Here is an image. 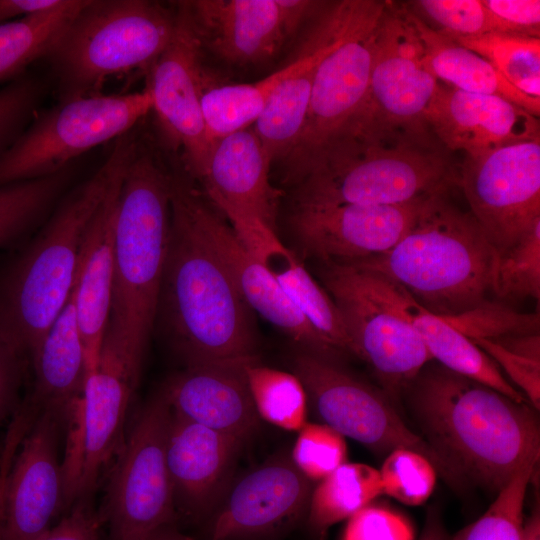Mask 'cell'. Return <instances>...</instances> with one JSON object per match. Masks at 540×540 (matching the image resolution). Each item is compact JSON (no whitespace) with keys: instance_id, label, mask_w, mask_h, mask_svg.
<instances>
[{"instance_id":"26","label":"cell","mask_w":540,"mask_h":540,"mask_svg":"<svg viewBox=\"0 0 540 540\" xmlns=\"http://www.w3.org/2000/svg\"><path fill=\"white\" fill-rule=\"evenodd\" d=\"M29 360L32 387L10 425L21 436L45 412L57 413L67 422L82 394L88 370L76 313V281L68 302Z\"/></svg>"},{"instance_id":"2","label":"cell","mask_w":540,"mask_h":540,"mask_svg":"<svg viewBox=\"0 0 540 540\" xmlns=\"http://www.w3.org/2000/svg\"><path fill=\"white\" fill-rule=\"evenodd\" d=\"M136 149L130 133L118 138L101 167L60 200L44 227L0 257V333L26 359L68 302L87 227Z\"/></svg>"},{"instance_id":"50","label":"cell","mask_w":540,"mask_h":540,"mask_svg":"<svg viewBox=\"0 0 540 540\" xmlns=\"http://www.w3.org/2000/svg\"><path fill=\"white\" fill-rule=\"evenodd\" d=\"M419 540H448V535L441 523L438 512L430 510L424 530Z\"/></svg>"},{"instance_id":"33","label":"cell","mask_w":540,"mask_h":540,"mask_svg":"<svg viewBox=\"0 0 540 540\" xmlns=\"http://www.w3.org/2000/svg\"><path fill=\"white\" fill-rule=\"evenodd\" d=\"M379 470L363 463H344L312 490L308 527L321 540L334 524L349 519L381 495Z\"/></svg>"},{"instance_id":"53","label":"cell","mask_w":540,"mask_h":540,"mask_svg":"<svg viewBox=\"0 0 540 540\" xmlns=\"http://www.w3.org/2000/svg\"><path fill=\"white\" fill-rule=\"evenodd\" d=\"M11 465H12L11 461H8L5 459L1 460V463H0V510L2 506L5 486H6L7 475L10 470Z\"/></svg>"},{"instance_id":"16","label":"cell","mask_w":540,"mask_h":540,"mask_svg":"<svg viewBox=\"0 0 540 540\" xmlns=\"http://www.w3.org/2000/svg\"><path fill=\"white\" fill-rule=\"evenodd\" d=\"M202 53L239 68L274 59L322 2L309 0L181 1Z\"/></svg>"},{"instance_id":"6","label":"cell","mask_w":540,"mask_h":540,"mask_svg":"<svg viewBox=\"0 0 540 540\" xmlns=\"http://www.w3.org/2000/svg\"><path fill=\"white\" fill-rule=\"evenodd\" d=\"M158 315L185 365L258 359L251 309L223 264L172 200Z\"/></svg>"},{"instance_id":"20","label":"cell","mask_w":540,"mask_h":540,"mask_svg":"<svg viewBox=\"0 0 540 540\" xmlns=\"http://www.w3.org/2000/svg\"><path fill=\"white\" fill-rule=\"evenodd\" d=\"M64 417L45 412L20 444L7 475L0 540H39L64 511L58 442Z\"/></svg>"},{"instance_id":"9","label":"cell","mask_w":540,"mask_h":540,"mask_svg":"<svg viewBox=\"0 0 540 540\" xmlns=\"http://www.w3.org/2000/svg\"><path fill=\"white\" fill-rule=\"evenodd\" d=\"M152 107L146 88L77 97L37 112L0 155V187L61 171L81 154L129 133Z\"/></svg>"},{"instance_id":"52","label":"cell","mask_w":540,"mask_h":540,"mask_svg":"<svg viewBox=\"0 0 540 540\" xmlns=\"http://www.w3.org/2000/svg\"><path fill=\"white\" fill-rule=\"evenodd\" d=\"M523 540H540V514L538 508L524 524Z\"/></svg>"},{"instance_id":"14","label":"cell","mask_w":540,"mask_h":540,"mask_svg":"<svg viewBox=\"0 0 540 540\" xmlns=\"http://www.w3.org/2000/svg\"><path fill=\"white\" fill-rule=\"evenodd\" d=\"M439 84L427 64L408 6L386 1L376 27L367 96L350 121L429 134L426 114Z\"/></svg>"},{"instance_id":"5","label":"cell","mask_w":540,"mask_h":540,"mask_svg":"<svg viewBox=\"0 0 540 540\" xmlns=\"http://www.w3.org/2000/svg\"><path fill=\"white\" fill-rule=\"evenodd\" d=\"M170 229V174L151 153L137 148L124 172L115 209L106 335L141 369L157 317Z\"/></svg>"},{"instance_id":"1","label":"cell","mask_w":540,"mask_h":540,"mask_svg":"<svg viewBox=\"0 0 540 540\" xmlns=\"http://www.w3.org/2000/svg\"><path fill=\"white\" fill-rule=\"evenodd\" d=\"M404 396L424 440L466 487L497 493L540 457L539 420L528 402L440 364H427Z\"/></svg>"},{"instance_id":"17","label":"cell","mask_w":540,"mask_h":540,"mask_svg":"<svg viewBox=\"0 0 540 540\" xmlns=\"http://www.w3.org/2000/svg\"><path fill=\"white\" fill-rule=\"evenodd\" d=\"M171 200L223 264L249 308L298 343L302 350L334 359L339 355L289 300L269 268L243 246L232 227L190 183L170 176Z\"/></svg>"},{"instance_id":"35","label":"cell","mask_w":540,"mask_h":540,"mask_svg":"<svg viewBox=\"0 0 540 540\" xmlns=\"http://www.w3.org/2000/svg\"><path fill=\"white\" fill-rule=\"evenodd\" d=\"M450 38L486 59L517 90L540 99V38L498 32Z\"/></svg>"},{"instance_id":"23","label":"cell","mask_w":540,"mask_h":540,"mask_svg":"<svg viewBox=\"0 0 540 540\" xmlns=\"http://www.w3.org/2000/svg\"><path fill=\"white\" fill-rule=\"evenodd\" d=\"M311 481L281 455L242 477L216 511L209 540L264 536L293 525L308 510Z\"/></svg>"},{"instance_id":"25","label":"cell","mask_w":540,"mask_h":540,"mask_svg":"<svg viewBox=\"0 0 540 540\" xmlns=\"http://www.w3.org/2000/svg\"><path fill=\"white\" fill-rule=\"evenodd\" d=\"M256 360L185 365L162 390L173 412L244 442L259 426L246 376V366Z\"/></svg>"},{"instance_id":"21","label":"cell","mask_w":540,"mask_h":540,"mask_svg":"<svg viewBox=\"0 0 540 540\" xmlns=\"http://www.w3.org/2000/svg\"><path fill=\"white\" fill-rule=\"evenodd\" d=\"M384 8L320 63L302 131L286 158L292 177L295 178L305 161L362 108L369 88L376 27Z\"/></svg>"},{"instance_id":"39","label":"cell","mask_w":540,"mask_h":540,"mask_svg":"<svg viewBox=\"0 0 540 540\" xmlns=\"http://www.w3.org/2000/svg\"><path fill=\"white\" fill-rule=\"evenodd\" d=\"M436 473L427 458L408 449L390 452L379 470L383 493L411 506L420 505L430 497Z\"/></svg>"},{"instance_id":"4","label":"cell","mask_w":540,"mask_h":540,"mask_svg":"<svg viewBox=\"0 0 540 540\" xmlns=\"http://www.w3.org/2000/svg\"><path fill=\"white\" fill-rule=\"evenodd\" d=\"M445 187L431 193L410 229L388 251L350 264L384 275L442 318L486 306L498 253Z\"/></svg>"},{"instance_id":"24","label":"cell","mask_w":540,"mask_h":540,"mask_svg":"<svg viewBox=\"0 0 540 540\" xmlns=\"http://www.w3.org/2000/svg\"><path fill=\"white\" fill-rule=\"evenodd\" d=\"M428 127L449 152L479 156L498 148L540 139L539 120L497 96L439 84L426 114Z\"/></svg>"},{"instance_id":"37","label":"cell","mask_w":540,"mask_h":540,"mask_svg":"<svg viewBox=\"0 0 540 540\" xmlns=\"http://www.w3.org/2000/svg\"><path fill=\"white\" fill-rule=\"evenodd\" d=\"M539 459L523 465L497 492L485 513L452 540H523V506L528 484Z\"/></svg>"},{"instance_id":"15","label":"cell","mask_w":540,"mask_h":540,"mask_svg":"<svg viewBox=\"0 0 540 540\" xmlns=\"http://www.w3.org/2000/svg\"><path fill=\"white\" fill-rule=\"evenodd\" d=\"M456 187L501 254L540 218V139L465 156Z\"/></svg>"},{"instance_id":"48","label":"cell","mask_w":540,"mask_h":540,"mask_svg":"<svg viewBox=\"0 0 540 540\" xmlns=\"http://www.w3.org/2000/svg\"><path fill=\"white\" fill-rule=\"evenodd\" d=\"M62 0H0V25L53 8Z\"/></svg>"},{"instance_id":"8","label":"cell","mask_w":540,"mask_h":540,"mask_svg":"<svg viewBox=\"0 0 540 540\" xmlns=\"http://www.w3.org/2000/svg\"><path fill=\"white\" fill-rule=\"evenodd\" d=\"M385 3L343 0L326 4L294 60L260 81L221 88L227 115L242 127L254 123L271 162L286 159L297 143L320 63Z\"/></svg>"},{"instance_id":"3","label":"cell","mask_w":540,"mask_h":540,"mask_svg":"<svg viewBox=\"0 0 540 540\" xmlns=\"http://www.w3.org/2000/svg\"><path fill=\"white\" fill-rule=\"evenodd\" d=\"M295 180L296 203L399 205L456 186L457 166L433 136L350 122Z\"/></svg>"},{"instance_id":"27","label":"cell","mask_w":540,"mask_h":540,"mask_svg":"<svg viewBox=\"0 0 540 540\" xmlns=\"http://www.w3.org/2000/svg\"><path fill=\"white\" fill-rule=\"evenodd\" d=\"M254 128L215 140L202 178L211 203L261 220L276 231L278 191L271 185V165Z\"/></svg>"},{"instance_id":"32","label":"cell","mask_w":540,"mask_h":540,"mask_svg":"<svg viewBox=\"0 0 540 540\" xmlns=\"http://www.w3.org/2000/svg\"><path fill=\"white\" fill-rule=\"evenodd\" d=\"M84 3L62 0L53 8L1 24L0 83L24 75L30 64L46 57Z\"/></svg>"},{"instance_id":"38","label":"cell","mask_w":540,"mask_h":540,"mask_svg":"<svg viewBox=\"0 0 540 540\" xmlns=\"http://www.w3.org/2000/svg\"><path fill=\"white\" fill-rule=\"evenodd\" d=\"M492 291L500 298H540V218L498 255Z\"/></svg>"},{"instance_id":"19","label":"cell","mask_w":540,"mask_h":540,"mask_svg":"<svg viewBox=\"0 0 540 540\" xmlns=\"http://www.w3.org/2000/svg\"><path fill=\"white\" fill-rule=\"evenodd\" d=\"M201 60L200 45L178 3L174 34L150 67L147 88L166 135L182 147L186 170L200 180L212 146L201 109L205 77Z\"/></svg>"},{"instance_id":"13","label":"cell","mask_w":540,"mask_h":540,"mask_svg":"<svg viewBox=\"0 0 540 540\" xmlns=\"http://www.w3.org/2000/svg\"><path fill=\"white\" fill-rule=\"evenodd\" d=\"M323 287L334 301L350 343V354L365 361L382 390L398 403L432 360L414 327L349 264L323 263Z\"/></svg>"},{"instance_id":"28","label":"cell","mask_w":540,"mask_h":540,"mask_svg":"<svg viewBox=\"0 0 540 540\" xmlns=\"http://www.w3.org/2000/svg\"><path fill=\"white\" fill-rule=\"evenodd\" d=\"M123 175L114 182L95 212L81 246L76 279V313L88 373L97 366L110 318L114 218Z\"/></svg>"},{"instance_id":"30","label":"cell","mask_w":540,"mask_h":540,"mask_svg":"<svg viewBox=\"0 0 540 540\" xmlns=\"http://www.w3.org/2000/svg\"><path fill=\"white\" fill-rule=\"evenodd\" d=\"M409 17L422 43L429 69L439 82L465 92L500 97L539 117L540 99L517 90L486 59L432 28L412 10Z\"/></svg>"},{"instance_id":"22","label":"cell","mask_w":540,"mask_h":540,"mask_svg":"<svg viewBox=\"0 0 540 540\" xmlns=\"http://www.w3.org/2000/svg\"><path fill=\"white\" fill-rule=\"evenodd\" d=\"M242 444L172 411L166 460L176 514L198 523L217 511L230 489Z\"/></svg>"},{"instance_id":"42","label":"cell","mask_w":540,"mask_h":540,"mask_svg":"<svg viewBox=\"0 0 540 540\" xmlns=\"http://www.w3.org/2000/svg\"><path fill=\"white\" fill-rule=\"evenodd\" d=\"M43 92V83L28 75H22L0 88V155L37 113Z\"/></svg>"},{"instance_id":"44","label":"cell","mask_w":540,"mask_h":540,"mask_svg":"<svg viewBox=\"0 0 540 540\" xmlns=\"http://www.w3.org/2000/svg\"><path fill=\"white\" fill-rule=\"evenodd\" d=\"M525 393L534 409L540 408V361L515 354L490 338H470Z\"/></svg>"},{"instance_id":"12","label":"cell","mask_w":540,"mask_h":540,"mask_svg":"<svg viewBox=\"0 0 540 540\" xmlns=\"http://www.w3.org/2000/svg\"><path fill=\"white\" fill-rule=\"evenodd\" d=\"M171 415L161 388L142 407L124 440L99 513L112 540H144L174 525L177 514L166 460Z\"/></svg>"},{"instance_id":"41","label":"cell","mask_w":540,"mask_h":540,"mask_svg":"<svg viewBox=\"0 0 540 540\" xmlns=\"http://www.w3.org/2000/svg\"><path fill=\"white\" fill-rule=\"evenodd\" d=\"M410 3L437 25L436 30L450 37H474L494 32L491 15L482 0H419Z\"/></svg>"},{"instance_id":"47","label":"cell","mask_w":540,"mask_h":540,"mask_svg":"<svg viewBox=\"0 0 540 540\" xmlns=\"http://www.w3.org/2000/svg\"><path fill=\"white\" fill-rule=\"evenodd\" d=\"M102 523L92 502H78L39 540H100Z\"/></svg>"},{"instance_id":"7","label":"cell","mask_w":540,"mask_h":540,"mask_svg":"<svg viewBox=\"0 0 540 540\" xmlns=\"http://www.w3.org/2000/svg\"><path fill=\"white\" fill-rule=\"evenodd\" d=\"M176 11L147 0H85L46 59L60 101L99 94L111 76L151 67L169 44Z\"/></svg>"},{"instance_id":"36","label":"cell","mask_w":540,"mask_h":540,"mask_svg":"<svg viewBox=\"0 0 540 540\" xmlns=\"http://www.w3.org/2000/svg\"><path fill=\"white\" fill-rule=\"evenodd\" d=\"M246 376L260 418L288 431H299L306 424L307 395L296 375L256 360L246 366Z\"/></svg>"},{"instance_id":"51","label":"cell","mask_w":540,"mask_h":540,"mask_svg":"<svg viewBox=\"0 0 540 540\" xmlns=\"http://www.w3.org/2000/svg\"><path fill=\"white\" fill-rule=\"evenodd\" d=\"M144 540H193L192 538L180 533L174 525L165 526L155 531Z\"/></svg>"},{"instance_id":"43","label":"cell","mask_w":540,"mask_h":540,"mask_svg":"<svg viewBox=\"0 0 540 540\" xmlns=\"http://www.w3.org/2000/svg\"><path fill=\"white\" fill-rule=\"evenodd\" d=\"M343 540H414V536L401 515L369 504L348 519Z\"/></svg>"},{"instance_id":"31","label":"cell","mask_w":540,"mask_h":540,"mask_svg":"<svg viewBox=\"0 0 540 540\" xmlns=\"http://www.w3.org/2000/svg\"><path fill=\"white\" fill-rule=\"evenodd\" d=\"M262 263L315 331L339 354L350 353L349 339L334 301L294 251L281 242Z\"/></svg>"},{"instance_id":"46","label":"cell","mask_w":540,"mask_h":540,"mask_svg":"<svg viewBox=\"0 0 540 540\" xmlns=\"http://www.w3.org/2000/svg\"><path fill=\"white\" fill-rule=\"evenodd\" d=\"M27 359L0 333V424L20 404V389Z\"/></svg>"},{"instance_id":"11","label":"cell","mask_w":540,"mask_h":540,"mask_svg":"<svg viewBox=\"0 0 540 540\" xmlns=\"http://www.w3.org/2000/svg\"><path fill=\"white\" fill-rule=\"evenodd\" d=\"M140 374L105 335L97 366L87 374L66 422L61 461L64 511L78 502H92L103 470L122 448L127 410Z\"/></svg>"},{"instance_id":"18","label":"cell","mask_w":540,"mask_h":540,"mask_svg":"<svg viewBox=\"0 0 540 540\" xmlns=\"http://www.w3.org/2000/svg\"><path fill=\"white\" fill-rule=\"evenodd\" d=\"M429 195L399 205L295 203L289 225L308 256L322 263L355 262L391 249Z\"/></svg>"},{"instance_id":"34","label":"cell","mask_w":540,"mask_h":540,"mask_svg":"<svg viewBox=\"0 0 540 540\" xmlns=\"http://www.w3.org/2000/svg\"><path fill=\"white\" fill-rule=\"evenodd\" d=\"M68 167L0 187V253L21 244L43 220L69 182Z\"/></svg>"},{"instance_id":"40","label":"cell","mask_w":540,"mask_h":540,"mask_svg":"<svg viewBox=\"0 0 540 540\" xmlns=\"http://www.w3.org/2000/svg\"><path fill=\"white\" fill-rule=\"evenodd\" d=\"M344 436L326 424L306 423L294 444L291 459L310 481H321L346 463Z\"/></svg>"},{"instance_id":"10","label":"cell","mask_w":540,"mask_h":540,"mask_svg":"<svg viewBox=\"0 0 540 540\" xmlns=\"http://www.w3.org/2000/svg\"><path fill=\"white\" fill-rule=\"evenodd\" d=\"M291 367L324 424L376 454L388 455L396 449L417 452L455 491L466 489L424 438L408 427L382 389L357 378L334 359L304 350L294 355Z\"/></svg>"},{"instance_id":"29","label":"cell","mask_w":540,"mask_h":540,"mask_svg":"<svg viewBox=\"0 0 540 540\" xmlns=\"http://www.w3.org/2000/svg\"><path fill=\"white\" fill-rule=\"evenodd\" d=\"M354 267L368 286L414 327L432 359L516 402H527L525 396L512 386L498 366L469 337L423 307L404 288L384 275Z\"/></svg>"},{"instance_id":"49","label":"cell","mask_w":540,"mask_h":540,"mask_svg":"<svg viewBox=\"0 0 540 540\" xmlns=\"http://www.w3.org/2000/svg\"><path fill=\"white\" fill-rule=\"evenodd\" d=\"M490 339L515 354L540 361L539 333L514 334Z\"/></svg>"},{"instance_id":"45","label":"cell","mask_w":540,"mask_h":540,"mask_svg":"<svg viewBox=\"0 0 540 540\" xmlns=\"http://www.w3.org/2000/svg\"><path fill=\"white\" fill-rule=\"evenodd\" d=\"M494 32L540 38L539 0H482Z\"/></svg>"}]
</instances>
